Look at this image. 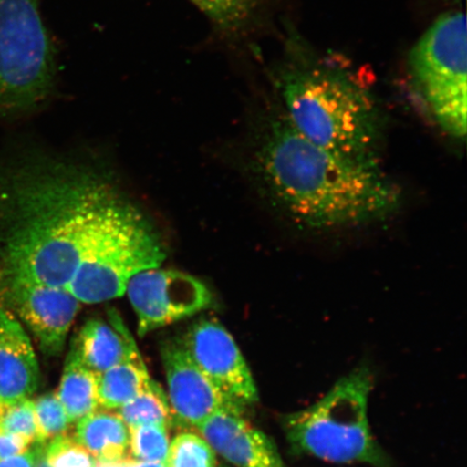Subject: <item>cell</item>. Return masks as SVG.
Wrapping results in <instances>:
<instances>
[{
    "label": "cell",
    "instance_id": "6da1fadb",
    "mask_svg": "<svg viewBox=\"0 0 467 467\" xmlns=\"http://www.w3.org/2000/svg\"><path fill=\"white\" fill-rule=\"evenodd\" d=\"M165 258L154 227L103 175L48 157L0 161V278L98 305Z\"/></svg>",
    "mask_w": 467,
    "mask_h": 467
},
{
    "label": "cell",
    "instance_id": "7a4b0ae2",
    "mask_svg": "<svg viewBox=\"0 0 467 467\" xmlns=\"http://www.w3.org/2000/svg\"><path fill=\"white\" fill-rule=\"evenodd\" d=\"M254 167L270 202L292 223L326 232L383 220L400 202V191L381 166L340 159L308 141L282 113L267 120Z\"/></svg>",
    "mask_w": 467,
    "mask_h": 467
},
{
    "label": "cell",
    "instance_id": "3957f363",
    "mask_svg": "<svg viewBox=\"0 0 467 467\" xmlns=\"http://www.w3.org/2000/svg\"><path fill=\"white\" fill-rule=\"evenodd\" d=\"M277 91L284 114L308 141L359 165H381V110L352 69L326 57L296 58L279 69Z\"/></svg>",
    "mask_w": 467,
    "mask_h": 467
},
{
    "label": "cell",
    "instance_id": "277c9868",
    "mask_svg": "<svg viewBox=\"0 0 467 467\" xmlns=\"http://www.w3.org/2000/svg\"><path fill=\"white\" fill-rule=\"evenodd\" d=\"M371 389L370 371L359 368L338 379L317 404L285 417L292 449L330 463L390 467L368 418Z\"/></svg>",
    "mask_w": 467,
    "mask_h": 467
},
{
    "label": "cell",
    "instance_id": "5b68a950",
    "mask_svg": "<svg viewBox=\"0 0 467 467\" xmlns=\"http://www.w3.org/2000/svg\"><path fill=\"white\" fill-rule=\"evenodd\" d=\"M57 81V52L42 0H0V119L44 108Z\"/></svg>",
    "mask_w": 467,
    "mask_h": 467
},
{
    "label": "cell",
    "instance_id": "8992f818",
    "mask_svg": "<svg viewBox=\"0 0 467 467\" xmlns=\"http://www.w3.org/2000/svg\"><path fill=\"white\" fill-rule=\"evenodd\" d=\"M466 19L461 11L438 17L409 55V71L437 125L455 139L466 134Z\"/></svg>",
    "mask_w": 467,
    "mask_h": 467
},
{
    "label": "cell",
    "instance_id": "52a82bcc",
    "mask_svg": "<svg viewBox=\"0 0 467 467\" xmlns=\"http://www.w3.org/2000/svg\"><path fill=\"white\" fill-rule=\"evenodd\" d=\"M126 294L137 315L140 337L195 317L214 303L213 292L202 280L190 274L160 270V267L133 275Z\"/></svg>",
    "mask_w": 467,
    "mask_h": 467
},
{
    "label": "cell",
    "instance_id": "ba28073f",
    "mask_svg": "<svg viewBox=\"0 0 467 467\" xmlns=\"http://www.w3.org/2000/svg\"><path fill=\"white\" fill-rule=\"evenodd\" d=\"M0 303L48 356L61 354L81 306L66 290L20 278H0Z\"/></svg>",
    "mask_w": 467,
    "mask_h": 467
},
{
    "label": "cell",
    "instance_id": "9c48e42d",
    "mask_svg": "<svg viewBox=\"0 0 467 467\" xmlns=\"http://www.w3.org/2000/svg\"><path fill=\"white\" fill-rule=\"evenodd\" d=\"M214 387L239 408L259 400L258 389L237 343L218 321L202 319L179 341Z\"/></svg>",
    "mask_w": 467,
    "mask_h": 467
},
{
    "label": "cell",
    "instance_id": "30bf717a",
    "mask_svg": "<svg viewBox=\"0 0 467 467\" xmlns=\"http://www.w3.org/2000/svg\"><path fill=\"white\" fill-rule=\"evenodd\" d=\"M161 358L169 404L181 423L197 429L221 409L238 407L203 375L179 341L163 346Z\"/></svg>",
    "mask_w": 467,
    "mask_h": 467
},
{
    "label": "cell",
    "instance_id": "8fae6325",
    "mask_svg": "<svg viewBox=\"0 0 467 467\" xmlns=\"http://www.w3.org/2000/svg\"><path fill=\"white\" fill-rule=\"evenodd\" d=\"M197 430L215 453L235 467H289L275 442L243 417L242 408L221 409Z\"/></svg>",
    "mask_w": 467,
    "mask_h": 467
},
{
    "label": "cell",
    "instance_id": "7c38bea8",
    "mask_svg": "<svg viewBox=\"0 0 467 467\" xmlns=\"http://www.w3.org/2000/svg\"><path fill=\"white\" fill-rule=\"evenodd\" d=\"M39 377L31 338L20 320L0 303V405L31 399Z\"/></svg>",
    "mask_w": 467,
    "mask_h": 467
},
{
    "label": "cell",
    "instance_id": "4fadbf2b",
    "mask_svg": "<svg viewBox=\"0 0 467 467\" xmlns=\"http://www.w3.org/2000/svg\"><path fill=\"white\" fill-rule=\"evenodd\" d=\"M71 348L98 375L141 356L124 321L114 309L109 312V323L101 319L86 321L74 337Z\"/></svg>",
    "mask_w": 467,
    "mask_h": 467
},
{
    "label": "cell",
    "instance_id": "5bb4252c",
    "mask_svg": "<svg viewBox=\"0 0 467 467\" xmlns=\"http://www.w3.org/2000/svg\"><path fill=\"white\" fill-rule=\"evenodd\" d=\"M76 423L75 440L97 462H116L130 458V431L119 413L101 409Z\"/></svg>",
    "mask_w": 467,
    "mask_h": 467
},
{
    "label": "cell",
    "instance_id": "9a60e30c",
    "mask_svg": "<svg viewBox=\"0 0 467 467\" xmlns=\"http://www.w3.org/2000/svg\"><path fill=\"white\" fill-rule=\"evenodd\" d=\"M56 394L71 423L99 410L98 373L83 363L73 348L67 355L60 387Z\"/></svg>",
    "mask_w": 467,
    "mask_h": 467
},
{
    "label": "cell",
    "instance_id": "2e32d148",
    "mask_svg": "<svg viewBox=\"0 0 467 467\" xmlns=\"http://www.w3.org/2000/svg\"><path fill=\"white\" fill-rule=\"evenodd\" d=\"M149 375L142 356L124 361L98 375L99 409L119 410L150 387Z\"/></svg>",
    "mask_w": 467,
    "mask_h": 467
},
{
    "label": "cell",
    "instance_id": "e0dca14e",
    "mask_svg": "<svg viewBox=\"0 0 467 467\" xmlns=\"http://www.w3.org/2000/svg\"><path fill=\"white\" fill-rule=\"evenodd\" d=\"M202 11L215 32L236 38L247 31L259 13L262 0H189Z\"/></svg>",
    "mask_w": 467,
    "mask_h": 467
},
{
    "label": "cell",
    "instance_id": "ac0fdd59",
    "mask_svg": "<svg viewBox=\"0 0 467 467\" xmlns=\"http://www.w3.org/2000/svg\"><path fill=\"white\" fill-rule=\"evenodd\" d=\"M117 413L130 429L150 424L171 428L174 422L171 404L153 379L148 389L119 408Z\"/></svg>",
    "mask_w": 467,
    "mask_h": 467
},
{
    "label": "cell",
    "instance_id": "d6986e66",
    "mask_svg": "<svg viewBox=\"0 0 467 467\" xmlns=\"http://www.w3.org/2000/svg\"><path fill=\"white\" fill-rule=\"evenodd\" d=\"M130 431V453L134 461L166 464L171 446L167 426L141 425Z\"/></svg>",
    "mask_w": 467,
    "mask_h": 467
},
{
    "label": "cell",
    "instance_id": "ffe728a7",
    "mask_svg": "<svg viewBox=\"0 0 467 467\" xmlns=\"http://www.w3.org/2000/svg\"><path fill=\"white\" fill-rule=\"evenodd\" d=\"M167 467H217L213 448L201 435L182 433L169 446Z\"/></svg>",
    "mask_w": 467,
    "mask_h": 467
},
{
    "label": "cell",
    "instance_id": "44dd1931",
    "mask_svg": "<svg viewBox=\"0 0 467 467\" xmlns=\"http://www.w3.org/2000/svg\"><path fill=\"white\" fill-rule=\"evenodd\" d=\"M36 417V441L45 445L54 438L67 434L69 422L66 409L56 393L46 394L34 400Z\"/></svg>",
    "mask_w": 467,
    "mask_h": 467
},
{
    "label": "cell",
    "instance_id": "7402d4cb",
    "mask_svg": "<svg viewBox=\"0 0 467 467\" xmlns=\"http://www.w3.org/2000/svg\"><path fill=\"white\" fill-rule=\"evenodd\" d=\"M44 455L50 467H96L97 460L87 449L67 434L44 445Z\"/></svg>",
    "mask_w": 467,
    "mask_h": 467
},
{
    "label": "cell",
    "instance_id": "603a6c76",
    "mask_svg": "<svg viewBox=\"0 0 467 467\" xmlns=\"http://www.w3.org/2000/svg\"><path fill=\"white\" fill-rule=\"evenodd\" d=\"M0 430L36 441L37 428L34 400H25L14 404L0 405Z\"/></svg>",
    "mask_w": 467,
    "mask_h": 467
},
{
    "label": "cell",
    "instance_id": "cb8c5ba5",
    "mask_svg": "<svg viewBox=\"0 0 467 467\" xmlns=\"http://www.w3.org/2000/svg\"><path fill=\"white\" fill-rule=\"evenodd\" d=\"M31 445L27 438L0 430V460L26 453Z\"/></svg>",
    "mask_w": 467,
    "mask_h": 467
},
{
    "label": "cell",
    "instance_id": "d4e9b609",
    "mask_svg": "<svg viewBox=\"0 0 467 467\" xmlns=\"http://www.w3.org/2000/svg\"><path fill=\"white\" fill-rule=\"evenodd\" d=\"M36 452H26L16 457L0 460V467H35Z\"/></svg>",
    "mask_w": 467,
    "mask_h": 467
},
{
    "label": "cell",
    "instance_id": "484cf974",
    "mask_svg": "<svg viewBox=\"0 0 467 467\" xmlns=\"http://www.w3.org/2000/svg\"><path fill=\"white\" fill-rule=\"evenodd\" d=\"M133 459L127 458L116 462H98L96 467H131Z\"/></svg>",
    "mask_w": 467,
    "mask_h": 467
},
{
    "label": "cell",
    "instance_id": "4316f807",
    "mask_svg": "<svg viewBox=\"0 0 467 467\" xmlns=\"http://www.w3.org/2000/svg\"><path fill=\"white\" fill-rule=\"evenodd\" d=\"M131 467H167V465L163 463L139 462V461H133Z\"/></svg>",
    "mask_w": 467,
    "mask_h": 467
}]
</instances>
